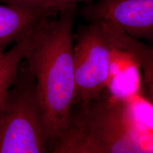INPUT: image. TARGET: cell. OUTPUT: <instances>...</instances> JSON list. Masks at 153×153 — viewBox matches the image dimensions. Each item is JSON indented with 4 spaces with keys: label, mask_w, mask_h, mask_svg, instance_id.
I'll use <instances>...</instances> for the list:
<instances>
[{
    "label": "cell",
    "mask_w": 153,
    "mask_h": 153,
    "mask_svg": "<svg viewBox=\"0 0 153 153\" xmlns=\"http://www.w3.org/2000/svg\"><path fill=\"white\" fill-rule=\"evenodd\" d=\"M57 14L42 7L0 4V53L27 37L44 20Z\"/></svg>",
    "instance_id": "8992f818"
},
{
    "label": "cell",
    "mask_w": 153,
    "mask_h": 153,
    "mask_svg": "<svg viewBox=\"0 0 153 153\" xmlns=\"http://www.w3.org/2000/svg\"><path fill=\"white\" fill-rule=\"evenodd\" d=\"M79 15L87 22L112 23L131 37L153 43V0H97L85 4Z\"/></svg>",
    "instance_id": "5b68a950"
},
{
    "label": "cell",
    "mask_w": 153,
    "mask_h": 153,
    "mask_svg": "<svg viewBox=\"0 0 153 153\" xmlns=\"http://www.w3.org/2000/svg\"><path fill=\"white\" fill-rule=\"evenodd\" d=\"M36 28L27 37L13 45L11 48L0 53V108L18 76L25 55L33 39Z\"/></svg>",
    "instance_id": "ba28073f"
},
{
    "label": "cell",
    "mask_w": 153,
    "mask_h": 153,
    "mask_svg": "<svg viewBox=\"0 0 153 153\" xmlns=\"http://www.w3.org/2000/svg\"><path fill=\"white\" fill-rule=\"evenodd\" d=\"M77 6L41 22L24 63L35 78L48 128L51 150L64 131L74 96L73 28Z\"/></svg>",
    "instance_id": "6da1fadb"
},
{
    "label": "cell",
    "mask_w": 153,
    "mask_h": 153,
    "mask_svg": "<svg viewBox=\"0 0 153 153\" xmlns=\"http://www.w3.org/2000/svg\"><path fill=\"white\" fill-rule=\"evenodd\" d=\"M53 153L153 152L131 95L108 94L72 106Z\"/></svg>",
    "instance_id": "7a4b0ae2"
},
{
    "label": "cell",
    "mask_w": 153,
    "mask_h": 153,
    "mask_svg": "<svg viewBox=\"0 0 153 153\" xmlns=\"http://www.w3.org/2000/svg\"><path fill=\"white\" fill-rule=\"evenodd\" d=\"M114 48L123 53L137 68L142 70L143 82L153 105V43L146 44L125 33L112 23L105 22Z\"/></svg>",
    "instance_id": "52a82bcc"
},
{
    "label": "cell",
    "mask_w": 153,
    "mask_h": 153,
    "mask_svg": "<svg viewBox=\"0 0 153 153\" xmlns=\"http://www.w3.org/2000/svg\"><path fill=\"white\" fill-rule=\"evenodd\" d=\"M96 0H0V3L42 7L56 13L79 4L91 3Z\"/></svg>",
    "instance_id": "9c48e42d"
},
{
    "label": "cell",
    "mask_w": 153,
    "mask_h": 153,
    "mask_svg": "<svg viewBox=\"0 0 153 153\" xmlns=\"http://www.w3.org/2000/svg\"><path fill=\"white\" fill-rule=\"evenodd\" d=\"M24 65L0 108V153L51 152L48 128L35 78Z\"/></svg>",
    "instance_id": "3957f363"
},
{
    "label": "cell",
    "mask_w": 153,
    "mask_h": 153,
    "mask_svg": "<svg viewBox=\"0 0 153 153\" xmlns=\"http://www.w3.org/2000/svg\"><path fill=\"white\" fill-rule=\"evenodd\" d=\"M114 53L112 40L103 21L88 22L79 28L74 36L73 106L106 92L113 77Z\"/></svg>",
    "instance_id": "277c9868"
}]
</instances>
